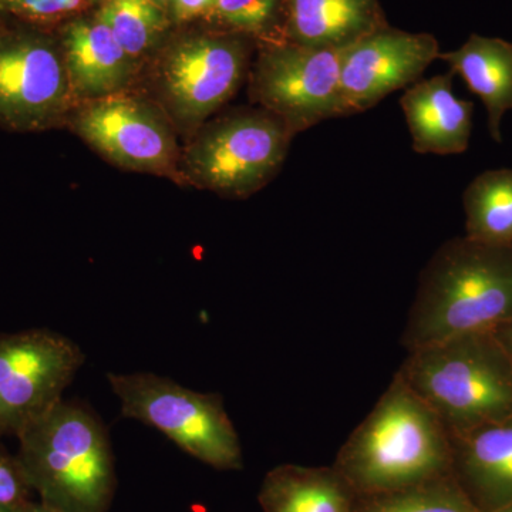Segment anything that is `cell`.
I'll return each instance as SVG.
<instances>
[{
  "mask_svg": "<svg viewBox=\"0 0 512 512\" xmlns=\"http://www.w3.org/2000/svg\"><path fill=\"white\" fill-rule=\"evenodd\" d=\"M18 456L40 503L62 512H107L116 467L107 431L89 410L62 400L18 436Z\"/></svg>",
  "mask_w": 512,
  "mask_h": 512,
  "instance_id": "obj_3",
  "label": "cell"
},
{
  "mask_svg": "<svg viewBox=\"0 0 512 512\" xmlns=\"http://www.w3.org/2000/svg\"><path fill=\"white\" fill-rule=\"evenodd\" d=\"M217 0H171L174 18L177 22H188V20L208 16L215 8Z\"/></svg>",
  "mask_w": 512,
  "mask_h": 512,
  "instance_id": "obj_25",
  "label": "cell"
},
{
  "mask_svg": "<svg viewBox=\"0 0 512 512\" xmlns=\"http://www.w3.org/2000/svg\"><path fill=\"white\" fill-rule=\"evenodd\" d=\"M342 50L281 40L259 53L251 96L298 134L316 124L345 117L340 89Z\"/></svg>",
  "mask_w": 512,
  "mask_h": 512,
  "instance_id": "obj_7",
  "label": "cell"
},
{
  "mask_svg": "<svg viewBox=\"0 0 512 512\" xmlns=\"http://www.w3.org/2000/svg\"><path fill=\"white\" fill-rule=\"evenodd\" d=\"M82 349L45 329L0 335V437H18L62 402Z\"/></svg>",
  "mask_w": 512,
  "mask_h": 512,
  "instance_id": "obj_8",
  "label": "cell"
},
{
  "mask_svg": "<svg viewBox=\"0 0 512 512\" xmlns=\"http://www.w3.org/2000/svg\"><path fill=\"white\" fill-rule=\"evenodd\" d=\"M121 414L168 437L188 456L217 470H241V441L215 393H200L154 373H109Z\"/></svg>",
  "mask_w": 512,
  "mask_h": 512,
  "instance_id": "obj_5",
  "label": "cell"
},
{
  "mask_svg": "<svg viewBox=\"0 0 512 512\" xmlns=\"http://www.w3.org/2000/svg\"><path fill=\"white\" fill-rule=\"evenodd\" d=\"M295 134L264 109L237 110L215 121L188 150L185 168L195 184L227 197L261 190L284 164Z\"/></svg>",
  "mask_w": 512,
  "mask_h": 512,
  "instance_id": "obj_6",
  "label": "cell"
},
{
  "mask_svg": "<svg viewBox=\"0 0 512 512\" xmlns=\"http://www.w3.org/2000/svg\"><path fill=\"white\" fill-rule=\"evenodd\" d=\"M151 2L156 3V5L160 6L161 9L167 8L168 5H171V0H151Z\"/></svg>",
  "mask_w": 512,
  "mask_h": 512,
  "instance_id": "obj_28",
  "label": "cell"
},
{
  "mask_svg": "<svg viewBox=\"0 0 512 512\" xmlns=\"http://www.w3.org/2000/svg\"><path fill=\"white\" fill-rule=\"evenodd\" d=\"M466 237L512 247V170H490L468 185L463 197Z\"/></svg>",
  "mask_w": 512,
  "mask_h": 512,
  "instance_id": "obj_19",
  "label": "cell"
},
{
  "mask_svg": "<svg viewBox=\"0 0 512 512\" xmlns=\"http://www.w3.org/2000/svg\"><path fill=\"white\" fill-rule=\"evenodd\" d=\"M70 94L66 67L52 46L29 37L0 45V124L15 130L55 124Z\"/></svg>",
  "mask_w": 512,
  "mask_h": 512,
  "instance_id": "obj_12",
  "label": "cell"
},
{
  "mask_svg": "<svg viewBox=\"0 0 512 512\" xmlns=\"http://www.w3.org/2000/svg\"><path fill=\"white\" fill-rule=\"evenodd\" d=\"M512 319V247L448 239L421 271L404 328L407 352L458 336L494 333Z\"/></svg>",
  "mask_w": 512,
  "mask_h": 512,
  "instance_id": "obj_1",
  "label": "cell"
},
{
  "mask_svg": "<svg viewBox=\"0 0 512 512\" xmlns=\"http://www.w3.org/2000/svg\"><path fill=\"white\" fill-rule=\"evenodd\" d=\"M397 375L451 436L512 419V362L494 333L410 350Z\"/></svg>",
  "mask_w": 512,
  "mask_h": 512,
  "instance_id": "obj_4",
  "label": "cell"
},
{
  "mask_svg": "<svg viewBox=\"0 0 512 512\" xmlns=\"http://www.w3.org/2000/svg\"><path fill=\"white\" fill-rule=\"evenodd\" d=\"M32 494L18 456L0 447V512H22L32 503Z\"/></svg>",
  "mask_w": 512,
  "mask_h": 512,
  "instance_id": "obj_23",
  "label": "cell"
},
{
  "mask_svg": "<svg viewBox=\"0 0 512 512\" xmlns=\"http://www.w3.org/2000/svg\"><path fill=\"white\" fill-rule=\"evenodd\" d=\"M453 77L447 73L419 80L400 99L416 153L453 156L470 144L474 106L454 94Z\"/></svg>",
  "mask_w": 512,
  "mask_h": 512,
  "instance_id": "obj_13",
  "label": "cell"
},
{
  "mask_svg": "<svg viewBox=\"0 0 512 512\" xmlns=\"http://www.w3.org/2000/svg\"><path fill=\"white\" fill-rule=\"evenodd\" d=\"M64 47L70 89L77 96L101 99L126 84L131 57L99 18L70 25Z\"/></svg>",
  "mask_w": 512,
  "mask_h": 512,
  "instance_id": "obj_16",
  "label": "cell"
},
{
  "mask_svg": "<svg viewBox=\"0 0 512 512\" xmlns=\"http://www.w3.org/2000/svg\"><path fill=\"white\" fill-rule=\"evenodd\" d=\"M439 59L450 73L463 77L468 89L483 101L490 136L501 143V121L512 110V43L497 37L471 35L460 49Z\"/></svg>",
  "mask_w": 512,
  "mask_h": 512,
  "instance_id": "obj_18",
  "label": "cell"
},
{
  "mask_svg": "<svg viewBox=\"0 0 512 512\" xmlns=\"http://www.w3.org/2000/svg\"><path fill=\"white\" fill-rule=\"evenodd\" d=\"M264 512H355L357 495L335 467L282 464L262 480Z\"/></svg>",
  "mask_w": 512,
  "mask_h": 512,
  "instance_id": "obj_17",
  "label": "cell"
},
{
  "mask_svg": "<svg viewBox=\"0 0 512 512\" xmlns=\"http://www.w3.org/2000/svg\"><path fill=\"white\" fill-rule=\"evenodd\" d=\"M284 39L343 50L389 26L379 0H284Z\"/></svg>",
  "mask_w": 512,
  "mask_h": 512,
  "instance_id": "obj_15",
  "label": "cell"
},
{
  "mask_svg": "<svg viewBox=\"0 0 512 512\" xmlns=\"http://www.w3.org/2000/svg\"><path fill=\"white\" fill-rule=\"evenodd\" d=\"M494 335L500 340L501 345L512 362V319L505 323L500 329L495 330Z\"/></svg>",
  "mask_w": 512,
  "mask_h": 512,
  "instance_id": "obj_26",
  "label": "cell"
},
{
  "mask_svg": "<svg viewBox=\"0 0 512 512\" xmlns=\"http://www.w3.org/2000/svg\"><path fill=\"white\" fill-rule=\"evenodd\" d=\"M80 136L120 167L165 173L173 170L177 146L156 111L136 97L116 93L80 111Z\"/></svg>",
  "mask_w": 512,
  "mask_h": 512,
  "instance_id": "obj_11",
  "label": "cell"
},
{
  "mask_svg": "<svg viewBox=\"0 0 512 512\" xmlns=\"http://www.w3.org/2000/svg\"><path fill=\"white\" fill-rule=\"evenodd\" d=\"M355 512H481L453 476L357 497Z\"/></svg>",
  "mask_w": 512,
  "mask_h": 512,
  "instance_id": "obj_20",
  "label": "cell"
},
{
  "mask_svg": "<svg viewBox=\"0 0 512 512\" xmlns=\"http://www.w3.org/2000/svg\"><path fill=\"white\" fill-rule=\"evenodd\" d=\"M99 19L131 59L150 49L165 28L163 9L151 0H104Z\"/></svg>",
  "mask_w": 512,
  "mask_h": 512,
  "instance_id": "obj_21",
  "label": "cell"
},
{
  "mask_svg": "<svg viewBox=\"0 0 512 512\" xmlns=\"http://www.w3.org/2000/svg\"><path fill=\"white\" fill-rule=\"evenodd\" d=\"M278 3L279 0H217L210 18L238 32L259 33L272 19Z\"/></svg>",
  "mask_w": 512,
  "mask_h": 512,
  "instance_id": "obj_22",
  "label": "cell"
},
{
  "mask_svg": "<svg viewBox=\"0 0 512 512\" xmlns=\"http://www.w3.org/2000/svg\"><path fill=\"white\" fill-rule=\"evenodd\" d=\"M247 56L237 37L201 36L178 43L161 69L174 113L188 123H200L224 106L244 80Z\"/></svg>",
  "mask_w": 512,
  "mask_h": 512,
  "instance_id": "obj_10",
  "label": "cell"
},
{
  "mask_svg": "<svg viewBox=\"0 0 512 512\" xmlns=\"http://www.w3.org/2000/svg\"><path fill=\"white\" fill-rule=\"evenodd\" d=\"M439 56V42L430 33L404 32L390 26L346 47L340 62L346 116L372 109L389 94L419 82Z\"/></svg>",
  "mask_w": 512,
  "mask_h": 512,
  "instance_id": "obj_9",
  "label": "cell"
},
{
  "mask_svg": "<svg viewBox=\"0 0 512 512\" xmlns=\"http://www.w3.org/2000/svg\"><path fill=\"white\" fill-rule=\"evenodd\" d=\"M491 512H512V504L511 505H507V507L498 508V510H494V511H491Z\"/></svg>",
  "mask_w": 512,
  "mask_h": 512,
  "instance_id": "obj_29",
  "label": "cell"
},
{
  "mask_svg": "<svg viewBox=\"0 0 512 512\" xmlns=\"http://www.w3.org/2000/svg\"><path fill=\"white\" fill-rule=\"evenodd\" d=\"M12 12L23 18L52 22L84 8L87 0H3Z\"/></svg>",
  "mask_w": 512,
  "mask_h": 512,
  "instance_id": "obj_24",
  "label": "cell"
},
{
  "mask_svg": "<svg viewBox=\"0 0 512 512\" xmlns=\"http://www.w3.org/2000/svg\"><path fill=\"white\" fill-rule=\"evenodd\" d=\"M333 467L357 497L453 476L451 434L399 375L340 448Z\"/></svg>",
  "mask_w": 512,
  "mask_h": 512,
  "instance_id": "obj_2",
  "label": "cell"
},
{
  "mask_svg": "<svg viewBox=\"0 0 512 512\" xmlns=\"http://www.w3.org/2000/svg\"><path fill=\"white\" fill-rule=\"evenodd\" d=\"M22 512H62L55 510V508L47 507V505L40 503V501H32Z\"/></svg>",
  "mask_w": 512,
  "mask_h": 512,
  "instance_id": "obj_27",
  "label": "cell"
},
{
  "mask_svg": "<svg viewBox=\"0 0 512 512\" xmlns=\"http://www.w3.org/2000/svg\"><path fill=\"white\" fill-rule=\"evenodd\" d=\"M453 477L481 512L512 504V419L451 436Z\"/></svg>",
  "mask_w": 512,
  "mask_h": 512,
  "instance_id": "obj_14",
  "label": "cell"
}]
</instances>
